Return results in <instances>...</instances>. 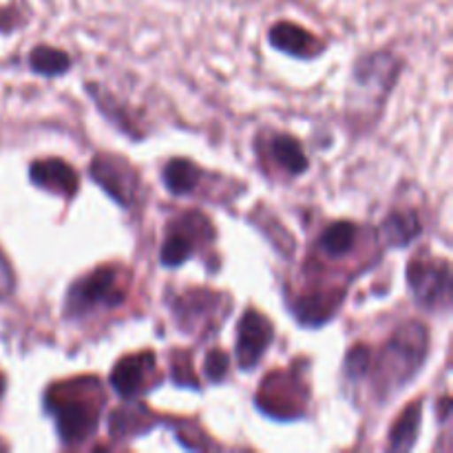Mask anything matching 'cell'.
I'll use <instances>...</instances> for the list:
<instances>
[{"instance_id": "cell-1", "label": "cell", "mask_w": 453, "mask_h": 453, "mask_svg": "<svg viewBox=\"0 0 453 453\" xmlns=\"http://www.w3.org/2000/svg\"><path fill=\"white\" fill-rule=\"evenodd\" d=\"M427 354L429 332L423 323L407 321L398 327L385 343L372 372L376 398L380 403H389L396 394H401L423 370Z\"/></svg>"}, {"instance_id": "cell-2", "label": "cell", "mask_w": 453, "mask_h": 453, "mask_svg": "<svg viewBox=\"0 0 453 453\" xmlns=\"http://www.w3.org/2000/svg\"><path fill=\"white\" fill-rule=\"evenodd\" d=\"M127 299L124 277L115 265H102L71 283L65 299L66 319H84L97 310L118 308Z\"/></svg>"}, {"instance_id": "cell-3", "label": "cell", "mask_w": 453, "mask_h": 453, "mask_svg": "<svg viewBox=\"0 0 453 453\" xmlns=\"http://www.w3.org/2000/svg\"><path fill=\"white\" fill-rule=\"evenodd\" d=\"M47 410L56 420L58 436L65 445H78L93 436L102 410V392L93 396H80L73 389H62V396L49 394Z\"/></svg>"}, {"instance_id": "cell-4", "label": "cell", "mask_w": 453, "mask_h": 453, "mask_svg": "<svg viewBox=\"0 0 453 453\" xmlns=\"http://www.w3.org/2000/svg\"><path fill=\"white\" fill-rule=\"evenodd\" d=\"M401 69L403 62L388 51H376L361 58L354 66L352 102H363L365 109L367 106L380 109V104H385L388 93L396 84Z\"/></svg>"}, {"instance_id": "cell-5", "label": "cell", "mask_w": 453, "mask_h": 453, "mask_svg": "<svg viewBox=\"0 0 453 453\" xmlns=\"http://www.w3.org/2000/svg\"><path fill=\"white\" fill-rule=\"evenodd\" d=\"M407 283L416 303L425 310H441L451 299V270L447 261L418 259L407 265Z\"/></svg>"}, {"instance_id": "cell-6", "label": "cell", "mask_w": 453, "mask_h": 453, "mask_svg": "<svg viewBox=\"0 0 453 453\" xmlns=\"http://www.w3.org/2000/svg\"><path fill=\"white\" fill-rule=\"evenodd\" d=\"M211 237V221L202 212H184L180 219L171 221L168 226L166 239H164L162 252H159L162 265L177 268V265L186 264L199 250V246Z\"/></svg>"}, {"instance_id": "cell-7", "label": "cell", "mask_w": 453, "mask_h": 453, "mask_svg": "<svg viewBox=\"0 0 453 453\" xmlns=\"http://www.w3.org/2000/svg\"><path fill=\"white\" fill-rule=\"evenodd\" d=\"M88 173L91 180L122 208H131L135 203L140 175L127 159L100 153L93 157Z\"/></svg>"}, {"instance_id": "cell-8", "label": "cell", "mask_w": 453, "mask_h": 453, "mask_svg": "<svg viewBox=\"0 0 453 453\" xmlns=\"http://www.w3.org/2000/svg\"><path fill=\"white\" fill-rule=\"evenodd\" d=\"M273 341L274 327L270 319L257 310H248L237 326V343H234L237 365L243 372L255 370L273 345Z\"/></svg>"}, {"instance_id": "cell-9", "label": "cell", "mask_w": 453, "mask_h": 453, "mask_svg": "<svg viewBox=\"0 0 453 453\" xmlns=\"http://www.w3.org/2000/svg\"><path fill=\"white\" fill-rule=\"evenodd\" d=\"M155 354L137 352L119 358L111 372V388L115 389L119 398L131 401V398L142 396L153 388L155 380Z\"/></svg>"}, {"instance_id": "cell-10", "label": "cell", "mask_w": 453, "mask_h": 453, "mask_svg": "<svg viewBox=\"0 0 453 453\" xmlns=\"http://www.w3.org/2000/svg\"><path fill=\"white\" fill-rule=\"evenodd\" d=\"M29 177L38 188L71 199L80 188V177L73 166L58 157L35 159L29 168Z\"/></svg>"}, {"instance_id": "cell-11", "label": "cell", "mask_w": 453, "mask_h": 453, "mask_svg": "<svg viewBox=\"0 0 453 453\" xmlns=\"http://www.w3.org/2000/svg\"><path fill=\"white\" fill-rule=\"evenodd\" d=\"M268 40L274 49L292 58H299V60H312V58L321 56L323 49H326L317 35L310 34L301 25L288 20H281L270 27Z\"/></svg>"}, {"instance_id": "cell-12", "label": "cell", "mask_w": 453, "mask_h": 453, "mask_svg": "<svg viewBox=\"0 0 453 453\" xmlns=\"http://www.w3.org/2000/svg\"><path fill=\"white\" fill-rule=\"evenodd\" d=\"M385 243L389 248H407L411 242L420 237L423 233V224L416 211H394L385 217L383 226H380Z\"/></svg>"}, {"instance_id": "cell-13", "label": "cell", "mask_w": 453, "mask_h": 453, "mask_svg": "<svg viewBox=\"0 0 453 453\" xmlns=\"http://www.w3.org/2000/svg\"><path fill=\"white\" fill-rule=\"evenodd\" d=\"M343 295L341 292H317V295H305L296 301L295 314L303 326H323L334 317L339 310Z\"/></svg>"}, {"instance_id": "cell-14", "label": "cell", "mask_w": 453, "mask_h": 453, "mask_svg": "<svg viewBox=\"0 0 453 453\" xmlns=\"http://www.w3.org/2000/svg\"><path fill=\"white\" fill-rule=\"evenodd\" d=\"M358 242V226L352 221H334L319 237L317 248L327 259H343Z\"/></svg>"}, {"instance_id": "cell-15", "label": "cell", "mask_w": 453, "mask_h": 453, "mask_svg": "<svg viewBox=\"0 0 453 453\" xmlns=\"http://www.w3.org/2000/svg\"><path fill=\"white\" fill-rule=\"evenodd\" d=\"M202 168L184 157L171 159V162H166V166H164L162 171L164 186H166L168 193L177 195V197L193 193L199 186V181H202Z\"/></svg>"}, {"instance_id": "cell-16", "label": "cell", "mask_w": 453, "mask_h": 453, "mask_svg": "<svg viewBox=\"0 0 453 453\" xmlns=\"http://www.w3.org/2000/svg\"><path fill=\"white\" fill-rule=\"evenodd\" d=\"M270 153H273L274 162L290 175H303L310 166V159L305 155L303 146L296 137L288 135V133H277L270 142Z\"/></svg>"}, {"instance_id": "cell-17", "label": "cell", "mask_w": 453, "mask_h": 453, "mask_svg": "<svg viewBox=\"0 0 453 453\" xmlns=\"http://www.w3.org/2000/svg\"><path fill=\"white\" fill-rule=\"evenodd\" d=\"M217 303H219V296H215L212 292H190V295L181 296L175 303L177 323L184 327L181 332H193L199 319H208L215 312Z\"/></svg>"}, {"instance_id": "cell-18", "label": "cell", "mask_w": 453, "mask_h": 453, "mask_svg": "<svg viewBox=\"0 0 453 453\" xmlns=\"http://www.w3.org/2000/svg\"><path fill=\"white\" fill-rule=\"evenodd\" d=\"M420 416H423V401H416L403 410L398 420L389 432V449L410 451L414 449L416 436L420 429Z\"/></svg>"}, {"instance_id": "cell-19", "label": "cell", "mask_w": 453, "mask_h": 453, "mask_svg": "<svg viewBox=\"0 0 453 453\" xmlns=\"http://www.w3.org/2000/svg\"><path fill=\"white\" fill-rule=\"evenodd\" d=\"M29 69L42 78H58L71 69V58L66 51H60L49 44H38L29 53Z\"/></svg>"}, {"instance_id": "cell-20", "label": "cell", "mask_w": 453, "mask_h": 453, "mask_svg": "<svg viewBox=\"0 0 453 453\" xmlns=\"http://www.w3.org/2000/svg\"><path fill=\"white\" fill-rule=\"evenodd\" d=\"M370 361L372 354L365 345H357L352 348V352L345 358V374L349 376V380H361L363 376L370 372Z\"/></svg>"}, {"instance_id": "cell-21", "label": "cell", "mask_w": 453, "mask_h": 453, "mask_svg": "<svg viewBox=\"0 0 453 453\" xmlns=\"http://www.w3.org/2000/svg\"><path fill=\"white\" fill-rule=\"evenodd\" d=\"M228 367H230V358L228 354L221 352V349H211L203 361V370H206V376L211 383H221L228 374Z\"/></svg>"}, {"instance_id": "cell-22", "label": "cell", "mask_w": 453, "mask_h": 453, "mask_svg": "<svg viewBox=\"0 0 453 453\" xmlns=\"http://www.w3.org/2000/svg\"><path fill=\"white\" fill-rule=\"evenodd\" d=\"M16 290V277H13L12 265L7 264L4 255L0 252V299H7Z\"/></svg>"}, {"instance_id": "cell-23", "label": "cell", "mask_w": 453, "mask_h": 453, "mask_svg": "<svg viewBox=\"0 0 453 453\" xmlns=\"http://www.w3.org/2000/svg\"><path fill=\"white\" fill-rule=\"evenodd\" d=\"M449 407H451V401L445 396L442 398V405H441V420L449 418Z\"/></svg>"}, {"instance_id": "cell-24", "label": "cell", "mask_w": 453, "mask_h": 453, "mask_svg": "<svg viewBox=\"0 0 453 453\" xmlns=\"http://www.w3.org/2000/svg\"><path fill=\"white\" fill-rule=\"evenodd\" d=\"M4 388H7V383H4V376H3V372H0V398H3Z\"/></svg>"}]
</instances>
